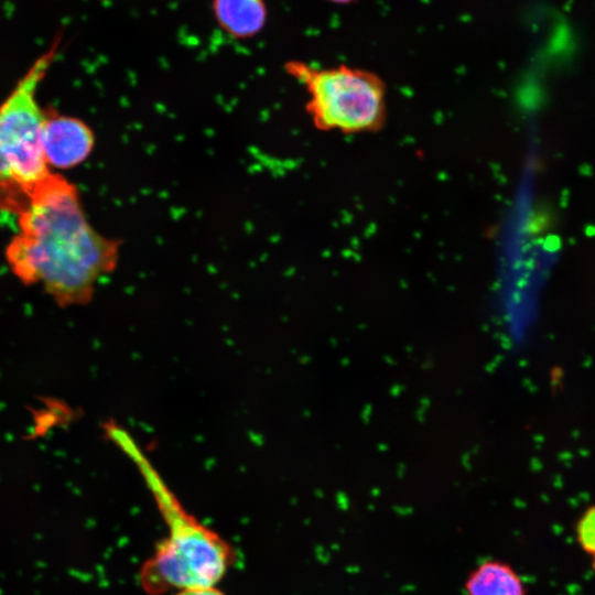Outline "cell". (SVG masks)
<instances>
[{"label": "cell", "mask_w": 595, "mask_h": 595, "mask_svg": "<svg viewBox=\"0 0 595 595\" xmlns=\"http://www.w3.org/2000/svg\"><path fill=\"white\" fill-rule=\"evenodd\" d=\"M18 232L6 248L12 273L41 285L63 306L90 301L98 281L119 258V242L89 224L76 186L51 173L17 216Z\"/></svg>", "instance_id": "obj_1"}, {"label": "cell", "mask_w": 595, "mask_h": 595, "mask_svg": "<svg viewBox=\"0 0 595 595\" xmlns=\"http://www.w3.org/2000/svg\"><path fill=\"white\" fill-rule=\"evenodd\" d=\"M57 44L39 56L0 104V212L18 216L52 173L42 145L45 119L37 88Z\"/></svg>", "instance_id": "obj_2"}, {"label": "cell", "mask_w": 595, "mask_h": 595, "mask_svg": "<svg viewBox=\"0 0 595 595\" xmlns=\"http://www.w3.org/2000/svg\"><path fill=\"white\" fill-rule=\"evenodd\" d=\"M307 94L305 109L315 128L345 134L376 132L387 118L386 85L367 69L286 64Z\"/></svg>", "instance_id": "obj_3"}, {"label": "cell", "mask_w": 595, "mask_h": 595, "mask_svg": "<svg viewBox=\"0 0 595 595\" xmlns=\"http://www.w3.org/2000/svg\"><path fill=\"white\" fill-rule=\"evenodd\" d=\"M228 562L229 552L216 534L199 526L183 523L145 564L144 585L153 591L215 586Z\"/></svg>", "instance_id": "obj_4"}, {"label": "cell", "mask_w": 595, "mask_h": 595, "mask_svg": "<svg viewBox=\"0 0 595 595\" xmlns=\"http://www.w3.org/2000/svg\"><path fill=\"white\" fill-rule=\"evenodd\" d=\"M94 144V133L83 120L45 110L42 145L48 166L74 167L89 156Z\"/></svg>", "instance_id": "obj_5"}, {"label": "cell", "mask_w": 595, "mask_h": 595, "mask_svg": "<svg viewBox=\"0 0 595 595\" xmlns=\"http://www.w3.org/2000/svg\"><path fill=\"white\" fill-rule=\"evenodd\" d=\"M212 10L218 26L237 40L256 36L268 21L264 0H213Z\"/></svg>", "instance_id": "obj_6"}, {"label": "cell", "mask_w": 595, "mask_h": 595, "mask_svg": "<svg viewBox=\"0 0 595 595\" xmlns=\"http://www.w3.org/2000/svg\"><path fill=\"white\" fill-rule=\"evenodd\" d=\"M467 595H526L518 573L507 563L486 561L476 567L466 583Z\"/></svg>", "instance_id": "obj_7"}, {"label": "cell", "mask_w": 595, "mask_h": 595, "mask_svg": "<svg viewBox=\"0 0 595 595\" xmlns=\"http://www.w3.org/2000/svg\"><path fill=\"white\" fill-rule=\"evenodd\" d=\"M580 547L595 560V505L588 507L576 523Z\"/></svg>", "instance_id": "obj_8"}, {"label": "cell", "mask_w": 595, "mask_h": 595, "mask_svg": "<svg viewBox=\"0 0 595 595\" xmlns=\"http://www.w3.org/2000/svg\"><path fill=\"white\" fill-rule=\"evenodd\" d=\"M175 595H225L216 586L192 587L180 589Z\"/></svg>", "instance_id": "obj_9"}, {"label": "cell", "mask_w": 595, "mask_h": 595, "mask_svg": "<svg viewBox=\"0 0 595 595\" xmlns=\"http://www.w3.org/2000/svg\"><path fill=\"white\" fill-rule=\"evenodd\" d=\"M331 3H334V4H348V3H351L356 0H326Z\"/></svg>", "instance_id": "obj_10"}]
</instances>
